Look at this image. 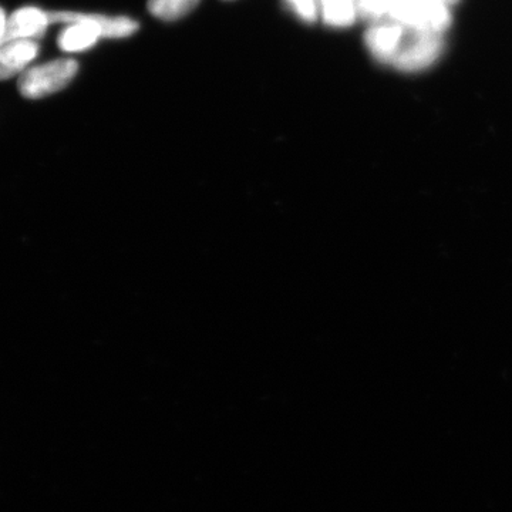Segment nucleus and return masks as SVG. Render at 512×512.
I'll list each match as a JSON object with an SVG mask.
<instances>
[{
	"label": "nucleus",
	"instance_id": "obj_7",
	"mask_svg": "<svg viewBox=\"0 0 512 512\" xmlns=\"http://www.w3.org/2000/svg\"><path fill=\"white\" fill-rule=\"evenodd\" d=\"M323 19L326 25L346 28L356 19V0H320Z\"/></svg>",
	"mask_w": 512,
	"mask_h": 512
},
{
	"label": "nucleus",
	"instance_id": "obj_2",
	"mask_svg": "<svg viewBox=\"0 0 512 512\" xmlns=\"http://www.w3.org/2000/svg\"><path fill=\"white\" fill-rule=\"evenodd\" d=\"M441 52H443L441 33L404 26L402 40L389 64L399 70L416 72L431 66L439 59Z\"/></svg>",
	"mask_w": 512,
	"mask_h": 512
},
{
	"label": "nucleus",
	"instance_id": "obj_5",
	"mask_svg": "<svg viewBox=\"0 0 512 512\" xmlns=\"http://www.w3.org/2000/svg\"><path fill=\"white\" fill-rule=\"evenodd\" d=\"M39 53L35 40H9L0 45V80L25 72Z\"/></svg>",
	"mask_w": 512,
	"mask_h": 512
},
{
	"label": "nucleus",
	"instance_id": "obj_8",
	"mask_svg": "<svg viewBox=\"0 0 512 512\" xmlns=\"http://www.w3.org/2000/svg\"><path fill=\"white\" fill-rule=\"evenodd\" d=\"M198 3L200 0H148L147 6L151 15L170 22L188 15Z\"/></svg>",
	"mask_w": 512,
	"mask_h": 512
},
{
	"label": "nucleus",
	"instance_id": "obj_3",
	"mask_svg": "<svg viewBox=\"0 0 512 512\" xmlns=\"http://www.w3.org/2000/svg\"><path fill=\"white\" fill-rule=\"evenodd\" d=\"M389 16L407 28L443 33L450 26L448 3L443 0H392Z\"/></svg>",
	"mask_w": 512,
	"mask_h": 512
},
{
	"label": "nucleus",
	"instance_id": "obj_4",
	"mask_svg": "<svg viewBox=\"0 0 512 512\" xmlns=\"http://www.w3.org/2000/svg\"><path fill=\"white\" fill-rule=\"evenodd\" d=\"M49 13L37 8H22L13 12L6 22L5 42L9 40H35L46 32Z\"/></svg>",
	"mask_w": 512,
	"mask_h": 512
},
{
	"label": "nucleus",
	"instance_id": "obj_11",
	"mask_svg": "<svg viewBox=\"0 0 512 512\" xmlns=\"http://www.w3.org/2000/svg\"><path fill=\"white\" fill-rule=\"evenodd\" d=\"M6 22H8V16H6L5 10L0 8V45L5 42Z\"/></svg>",
	"mask_w": 512,
	"mask_h": 512
},
{
	"label": "nucleus",
	"instance_id": "obj_1",
	"mask_svg": "<svg viewBox=\"0 0 512 512\" xmlns=\"http://www.w3.org/2000/svg\"><path fill=\"white\" fill-rule=\"evenodd\" d=\"M79 70V64L72 59H59L40 66L26 69L19 77V92L30 100L43 99L60 92Z\"/></svg>",
	"mask_w": 512,
	"mask_h": 512
},
{
	"label": "nucleus",
	"instance_id": "obj_6",
	"mask_svg": "<svg viewBox=\"0 0 512 512\" xmlns=\"http://www.w3.org/2000/svg\"><path fill=\"white\" fill-rule=\"evenodd\" d=\"M403 33L404 26L400 23H379L367 30V49L376 60L389 64L400 45Z\"/></svg>",
	"mask_w": 512,
	"mask_h": 512
},
{
	"label": "nucleus",
	"instance_id": "obj_9",
	"mask_svg": "<svg viewBox=\"0 0 512 512\" xmlns=\"http://www.w3.org/2000/svg\"><path fill=\"white\" fill-rule=\"evenodd\" d=\"M392 0H356L357 13L369 20H379L389 15Z\"/></svg>",
	"mask_w": 512,
	"mask_h": 512
},
{
	"label": "nucleus",
	"instance_id": "obj_10",
	"mask_svg": "<svg viewBox=\"0 0 512 512\" xmlns=\"http://www.w3.org/2000/svg\"><path fill=\"white\" fill-rule=\"evenodd\" d=\"M285 2L303 22L313 23L318 19V3H316V0H285Z\"/></svg>",
	"mask_w": 512,
	"mask_h": 512
}]
</instances>
